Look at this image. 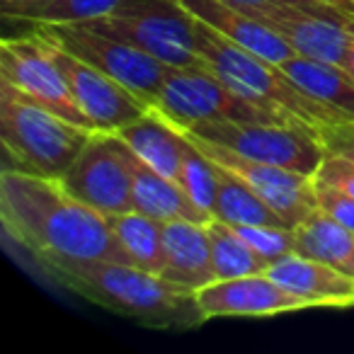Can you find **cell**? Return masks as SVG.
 <instances>
[{"mask_svg":"<svg viewBox=\"0 0 354 354\" xmlns=\"http://www.w3.org/2000/svg\"><path fill=\"white\" fill-rule=\"evenodd\" d=\"M344 68H347V71H349V75L354 78V35H352V41H349L347 56H344Z\"/></svg>","mask_w":354,"mask_h":354,"instance_id":"d6a6232c","label":"cell"},{"mask_svg":"<svg viewBox=\"0 0 354 354\" xmlns=\"http://www.w3.org/2000/svg\"><path fill=\"white\" fill-rule=\"evenodd\" d=\"M162 241H165V270H162V277L187 286L192 291L204 289V286L216 279L207 223L165 221L162 223Z\"/></svg>","mask_w":354,"mask_h":354,"instance_id":"ac0fdd59","label":"cell"},{"mask_svg":"<svg viewBox=\"0 0 354 354\" xmlns=\"http://www.w3.org/2000/svg\"><path fill=\"white\" fill-rule=\"evenodd\" d=\"M241 10L274 30L294 49V54L344 66V56L354 35V17H347L320 3L299 6L286 0L241 8Z\"/></svg>","mask_w":354,"mask_h":354,"instance_id":"9c48e42d","label":"cell"},{"mask_svg":"<svg viewBox=\"0 0 354 354\" xmlns=\"http://www.w3.org/2000/svg\"><path fill=\"white\" fill-rule=\"evenodd\" d=\"M236 8H255V6H265V3H274V0H226ZM286 3H299V6H315L318 0H286ZM323 6V3H320Z\"/></svg>","mask_w":354,"mask_h":354,"instance_id":"4dcf8cb0","label":"cell"},{"mask_svg":"<svg viewBox=\"0 0 354 354\" xmlns=\"http://www.w3.org/2000/svg\"><path fill=\"white\" fill-rule=\"evenodd\" d=\"M194 44L207 68H212L223 83H228L238 95L265 112L310 129L315 136L333 124L347 122L323 102L306 95L299 85H294L281 66L228 41L202 20L194 22Z\"/></svg>","mask_w":354,"mask_h":354,"instance_id":"3957f363","label":"cell"},{"mask_svg":"<svg viewBox=\"0 0 354 354\" xmlns=\"http://www.w3.org/2000/svg\"><path fill=\"white\" fill-rule=\"evenodd\" d=\"M0 75L10 85H15L20 93H25L30 100L39 102L41 107L51 109L59 117L68 122L85 127L95 131L90 119L83 114L78 102L71 95V88L66 83L64 73L51 59L46 49L44 37L37 30L20 37H8L0 49Z\"/></svg>","mask_w":354,"mask_h":354,"instance_id":"30bf717a","label":"cell"},{"mask_svg":"<svg viewBox=\"0 0 354 354\" xmlns=\"http://www.w3.org/2000/svg\"><path fill=\"white\" fill-rule=\"evenodd\" d=\"M122 156L127 162L129 180H131V202L133 209L146 216H153L158 221H197L209 223V216L204 209L194 204V199L183 189V185L170 180L167 175L158 172L148 162H143L127 143L122 141Z\"/></svg>","mask_w":354,"mask_h":354,"instance_id":"9a60e30c","label":"cell"},{"mask_svg":"<svg viewBox=\"0 0 354 354\" xmlns=\"http://www.w3.org/2000/svg\"><path fill=\"white\" fill-rule=\"evenodd\" d=\"M0 3H8V0H0Z\"/></svg>","mask_w":354,"mask_h":354,"instance_id":"836d02e7","label":"cell"},{"mask_svg":"<svg viewBox=\"0 0 354 354\" xmlns=\"http://www.w3.org/2000/svg\"><path fill=\"white\" fill-rule=\"evenodd\" d=\"M187 136L192 138L214 162H218L221 167L231 170L233 175H238L241 180H245V183L279 214L281 221L289 228H296L315 207H318L313 177L304 175V172L289 170V167L272 165V162L252 160V158L241 156V153L218 146V143L197 136V133H187Z\"/></svg>","mask_w":354,"mask_h":354,"instance_id":"4fadbf2b","label":"cell"},{"mask_svg":"<svg viewBox=\"0 0 354 354\" xmlns=\"http://www.w3.org/2000/svg\"><path fill=\"white\" fill-rule=\"evenodd\" d=\"M153 109L177 129H192L209 122H286L238 95L207 68L204 61L189 68L170 66Z\"/></svg>","mask_w":354,"mask_h":354,"instance_id":"8992f818","label":"cell"},{"mask_svg":"<svg viewBox=\"0 0 354 354\" xmlns=\"http://www.w3.org/2000/svg\"><path fill=\"white\" fill-rule=\"evenodd\" d=\"M119 0H8L0 3L8 22L22 25H85L104 17Z\"/></svg>","mask_w":354,"mask_h":354,"instance_id":"7402d4cb","label":"cell"},{"mask_svg":"<svg viewBox=\"0 0 354 354\" xmlns=\"http://www.w3.org/2000/svg\"><path fill=\"white\" fill-rule=\"evenodd\" d=\"M216 165L218 175V194L214 216L228 226H286L281 216L238 175Z\"/></svg>","mask_w":354,"mask_h":354,"instance_id":"603a6c76","label":"cell"},{"mask_svg":"<svg viewBox=\"0 0 354 354\" xmlns=\"http://www.w3.org/2000/svg\"><path fill=\"white\" fill-rule=\"evenodd\" d=\"M279 66L306 95L323 102L347 122H354V78L344 66L299 54L289 56Z\"/></svg>","mask_w":354,"mask_h":354,"instance_id":"ffe728a7","label":"cell"},{"mask_svg":"<svg viewBox=\"0 0 354 354\" xmlns=\"http://www.w3.org/2000/svg\"><path fill=\"white\" fill-rule=\"evenodd\" d=\"M296 252L310 260L325 262L344 274L354 277V231L330 218L318 207L294 228Z\"/></svg>","mask_w":354,"mask_h":354,"instance_id":"44dd1931","label":"cell"},{"mask_svg":"<svg viewBox=\"0 0 354 354\" xmlns=\"http://www.w3.org/2000/svg\"><path fill=\"white\" fill-rule=\"evenodd\" d=\"M197 301L209 318H267L313 308L308 301L289 294L272 277L245 274L233 279H214L197 291Z\"/></svg>","mask_w":354,"mask_h":354,"instance_id":"5bb4252c","label":"cell"},{"mask_svg":"<svg viewBox=\"0 0 354 354\" xmlns=\"http://www.w3.org/2000/svg\"><path fill=\"white\" fill-rule=\"evenodd\" d=\"M41 37H44L51 59L56 61V66L64 73L66 83L71 88V95L78 102V107L83 109L85 117L90 119L95 131L117 133L119 129L129 127V124H133L136 119H141L143 114H148L153 109L146 100H141L136 93H131L127 85L117 83V80L109 78L102 71H97L95 66L85 64L83 59L66 51L64 46L56 44L46 35Z\"/></svg>","mask_w":354,"mask_h":354,"instance_id":"8fae6325","label":"cell"},{"mask_svg":"<svg viewBox=\"0 0 354 354\" xmlns=\"http://www.w3.org/2000/svg\"><path fill=\"white\" fill-rule=\"evenodd\" d=\"M267 277L310 306H354V277L299 252L272 262Z\"/></svg>","mask_w":354,"mask_h":354,"instance_id":"e0dca14e","label":"cell"},{"mask_svg":"<svg viewBox=\"0 0 354 354\" xmlns=\"http://www.w3.org/2000/svg\"><path fill=\"white\" fill-rule=\"evenodd\" d=\"M117 136L158 172L167 175L170 180L180 183L183 172V156H185V136L183 129H177L172 122H167L158 109H151L136 119L129 127L119 129Z\"/></svg>","mask_w":354,"mask_h":354,"instance_id":"d6986e66","label":"cell"},{"mask_svg":"<svg viewBox=\"0 0 354 354\" xmlns=\"http://www.w3.org/2000/svg\"><path fill=\"white\" fill-rule=\"evenodd\" d=\"M187 136V133H185ZM180 185L183 189L194 199L199 209L214 216L218 194V175L214 160L187 136L185 141V156H183V172H180Z\"/></svg>","mask_w":354,"mask_h":354,"instance_id":"484cf974","label":"cell"},{"mask_svg":"<svg viewBox=\"0 0 354 354\" xmlns=\"http://www.w3.org/2000/svg\"><path fill=\"white\" fill-rule=\"evenodd\" d=\"M107 223L117 241L122 243V248L129 252L133 265L153 272V274H162L165 270L162 221L131 209V212L107 216Z\"/></svg>","mask_w":354,"mask_h":354,"instance_id":"cb8c5ba5","label":"cell"},{"mask_svg":"<svg viewBox=\"0 0 354 354\" xmlns=\"http://www.w3.org/2000/svg\"><path fill=\"white\" fill-rule=\"evenodd\" d=\"M241 238L267 262L281 260V257L296 252V233L289 226H233Z\"/></svg>","mask_w":354,"mask_h":354,"instance_id":"4316f807","label":"cell"},{"mask_svg":"<svg viewBox=\"0 0 354 354\" xmlns=\"http://www.w3.org/2000/svg\"><path fill=\"white\" fill-rule=\"evenodd\" d=\"M0 136L8 167L44 177L66 175L93 131L41 107L10 83H0Z\"/></svg>","mask_w":354,"mask_h":354,"instance_id":"277c9868","label":"cell"},{"mask_svg":"<svg viewBox=\"0 0 354 354\" xmlns=\"http://www.w3.org/2000/svg\"><path fill=\"white\" fill-rule=\"evenodd\" d=\"M35 30L54 39L73 56L83 59L85 64L107 73L117 83L127 85L151 107L160 95L162 80L170 66L138 46L102 35L88 25H35Z\"/></svg>","mask_w":354,"mask_h":354,"instance_id":"ba28073f","label":"cell"},{"mask_svg":"<svg viewBox=\"0 0 354 354\" xmlns=\"http://www.w3.org/2000/svg\"><path fill=\"white\" fill-rule=\"evenodd\" d=\"M194 22L197 17L180 0H119L109 15L85 25L138 46L167 66L189 68L202 64L194 44Z\"/></svg>","mask_w":354,"mask_h":354,"instance_id":"5b68a950","label":"cell"},{"mask_svg":"<svg viewBox=\"0 0 354 354\" xmlns=\"http://www.w3.org/2000/svg\"><path fill=\"white\" fill-rule=\"evenodd\" d=\"M0 218L32 260H117L133 265L107 216L75 199L56 177L6 167Z\"/></svg>","mask_w":354,"mask_h":354,"instance_id":"6da1fadb","label":"cell"},{"mask_svg":"<svg viewBox=\"0 0 354 354\" xmlns=\"http://www.w3.org/2000/svg\"><path fill=\"white\" fill-rule=\"evenodd\" d=\"M180 3L197 20H202L214 32L226 37L228 41L262 56V59L272 61V64L279 66L289 56H294V49L274 30H270L260 20H255L245 10L231 6L226 0H180Z\"/></svg>","mask_w":354,"mask_h":354,"instance_id":"2e32d148","label":"cell"},{"mask_svg":"<svg viewBox=\"0 0 354 354\" xmlns=\"http://www.w3.org/2000/svg\"><path fill=\"white\" fill-rule=\"evenodd\" d=\"M313 177L325 180V183L335 185V187H339L342 192L354 197V162H349L347 158L335 156V153H325L323 162H320L318 172Z\"/></svg>","mask_w":354,"mask_h":354,"instance_id":"f1b7e54d","label":"cell"},{"mask_svg":"<svg viewBox=\"0 0 354 354\" xmlns=\"http://www.w3.org/2000/svg\"><path fill=\"white\" fill-rule=\"evenodd\" d=\"M37 267L83 299L158 330H192L207 320L197 291L138 265L117 260H35Z\"/></svg>","mask_w":354,"mask_h":354,"instance_id":"7a4b0ae2","label":"cell"},{"mask_svg":"<svg viewBox=\"0 0 354 354\" xmlns=\"http://www.w3.org/2000/svg\"><path fill=\"white\" fill-rule=\"evenodd\" d=\"M315 183V199H318V209L325 212L330 218H335L337 223L347 226L349 231H354V197L347 192H342L335 185L325 183L313 177Z\"/></svg>","mask_w":354,"mask_h":354,"instance_id":"83f0119b","label":"cell"},{"mask_svg":"<svg viewBox=\"0 0 354 354\" xmlns=\"http://www.w3.org/2000/svg\"><path fill=\"white\" fill-rule=\"evenodd\" d=\"M61 185L90 209L112 216L131 212V180L117 133L93 131L80 156L61 177Z\"/></svg>","mask_w":354,"mask_h":354,"instance_id":"7c38bea8","label":"cell"},{"mask_svg":"<svg viewBox=\"0 0 354 354\" xmlns=\"http://www.w3.org/2000/svg\"><path fill=\"white\" fill-rule=\"evenodd\" d=\"M318 138L325 146V153H335V156H342L349 162H354V122L333 124V127L323 129Z\"/></svg>","mask_w":354,"mask_h":354,"instance_id":"f546056e","label":"cell"},{"mask_svg":"<svg viewBox=\"0 0 354 354\" xmlns=\"http://www.w3.org/2000/svg\"><path fill=\"white\" fill-rule=\"evenodd\" d=\"M318 3L333 8V10L342 12V15H347V17H354V0H318Z\"/></svg>","mask_w":354,"mask_h":354,"instance_id":"1f68e13d","label":"cell"},{"mask_svg":"<svg viewBox=\"0 0 354 354\" xmlns=\"http://www.w3.org/2000/svg\"><path fill=\"white\" fill-rule=\"evenodd\" d=\"M252 160L272 162L313 177L325 158V146L310 129L291 122H209L183 129Z\"/></svg>","mask_w":354,"mask_h":354,"instance_id":"52a82bcc","label":"cell"},{"mask_svg":"<svg viewBox=\"0 0 354 354\" xmlns=\"http://www.w3.org/2000/svg\"><path fill=\"white\" fill-rule=\"evenodd\" d=\"M209 243H212V262L216 279H233L245 274H262L267 262L241 238V233L228 223L212 218L207 223Z\"/></svg>","mask_w":354,"mask_h":354,"instance_id":"d4e9b609","label":"cell"}]
</instances>
